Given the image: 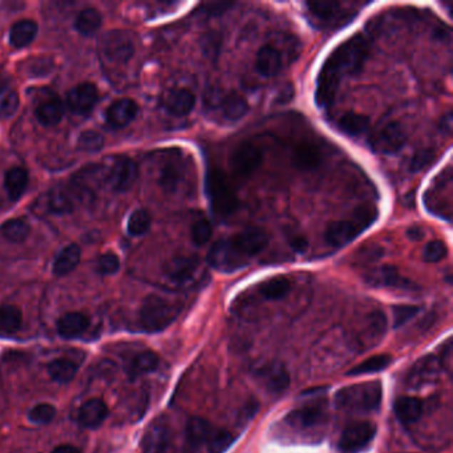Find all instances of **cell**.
<instances>
[{
  "instance_id": "1",
  "label": "cell",
  "mask_w": 453,
  "mask_h": 453,
  "mask_svg": "<svg viewBox=\"0 0 453 453\" xmlns=\"http://www.w3.org/2000/svg\"><path fill=\"white\" fill-rule=\"evenodd\" d=\"M368 54L370 41L362 34L354 35L332 51L320 69L317 80L315 101L319 108H327L332 104L342 81L362 71Z\"/></svg>"
},
{
  "instance_id": "2",
  "label": "cell",
  "mask_w": 453,
  "mask_h": 453,
  "mask_svg": "<svg viewBox=\"0 0 453 453\" xmlns=\"http://www.w3.org/2000/svg\"><path fill=\"white\" fill-rule=\"evenodd\" d=\"M269 235L260 228H249L215 242L208 254L213 269L234 273L246 268L268 246Z\"/></svg>"
},
{
  "instance_id": "3",
  "label": "cell",
  "mask_w": 453,
  "mask_h": 453,
  "mask_svg": "<svg viewBox=\"0 0 453 453\" xmlns=\"http://www.w3.org/2000/svg\"><path fill=\"white\" fill-rule=\"evenodd\" d=\"M234 442L230 432L201 417L186 423L183 453H223Z\"/></svg>"
},
{
  "instance_id": "4",
  "label": "cell",
  "mask_w": 453,
  "mask_h": 453,
  "mask_svg": "<svg viewBox=\"0 0 453 453\" xmlns=\"http://www.w3.org/2000/svg\"><path fill=\"white\" fill-rule=\"evenodd\" d=\"M328 422L327 403L325 399H312L299 405L285 416L283 424L305 440H320Z\"/></svg>"
},
{
  "instance_id": "5",
  "label": "cell",
  "mask_w": 453,
  "mask_h": 453,
  "mask_svg": "<svg viewBox=\"0 0 453 453\" xmlns=\"http://www.w3.org/2000/svg\"><path fill=\"white\" fill-rule=\"evenodd\" d=\"M205 192L215 217L225 220L240 206V200L233 189L229 177L220 168L210 166L205 177Z\"/></svg>"
},
{
  "instance_id": "6",
  "label": "cell",
  "mask_w": 453,
  "mask_h": 453,
  "mask_svg": "<svg viewBox=\"0 0 453 453\" xmlns=\"http://www.w3.org/2000/svg\"><path fill=\"white\" fill-rule=\"evenodd\" d=\"M383 388L379 382H367L343 387L335 395L339 409L351 414H371L382 404Z\"/></svg>"
},
{
  "instance_id": "7",
  "label": "cell",
  "mask_w": 453,
  "mask_h": 453,
  "mask_svg": "<svg viewBox=\"0 0 453 453\" xmlns=\"http://www.w3.org/2000/svg\"><path fill=\"white\" fill-rule=\"evenodd\" d=\"M377 209L370 205L360 206L351 218L334 222L325 233V240L330 246L343 248L354 241L377 220Z\"/></svg>"
},
{
  "instance_id": "8",
  "label": "cell",
  "mask_w": 453,
  "mask_h": 453,
  "mask_svg": "<svg viewBox=\"0 0 453 453\" xmlns=\"http://www.w3.org/2000/svg\"><path fill=\"white\" fill-rule=\"evenodd\" d=\"M181 312V305L172 299L151 294L140 309V325L146 332L155 334L169 327Z\"/></svg>"
},
{
  "instance_id": "9",
  "label": "cell",
  "mask_w": 453,
  "mask_h": 453,
  "mask_svg": "<svg viewBox=\"0 0 453 453\" xmlns=\"http://www.w3.org/2000/svg\"><path fill=\"white\" fill-rule=\"evenodd\" d=\"M201 262L197 255H177L164 268L165 278L174 287H188L198 278Z\"/></svg>"
},
{
  "instance_id": "10",
  "label": "cell",
  "mask_w": 453,
  "mask_h": 453,
  "mask_svg": "<svg viewBox=\"0 0 453 453\" xmlns=\"http://www.w3.org/2000/svg\"><path fill=\"white\" fill-rule=\"evenodd\" d=\"M444 368H448V367L445 366L442 357L427 355V357H420L414 366L411 367L409 372L405 376V383L407 386L414 390L434 385L439 380Z\"/></svg>"
},
{
  "instance_id": "11",
  "label": "cell",
  "mask_w": 453,
  "mask_h": 453,
  "mask_svg": "<svg viewBox=\"0 0 453 453\" xmlns=\"http://www.w3.org/2000/svg\"><path fill=\"white\" fill-rule=\"evenodd\" d=\"M262 161L263 153L260 146L251 141H243L233 151L229 157V166L234 175L248 178L260 168Z\"/></svg>"
},
{
  "instance_id": "12",
  "label": "cell",
  "mask_w": 453,
  "mask_h": 453,
  "mask_svg": "<svg viewBox=\"0 0 453 453\" xmlns=\"http://www.w3.org/2000/svg\"><path fill=\"white\" fill-rule=\"evenodd\" d=\"M143 453H175L173 429L165 417L156 419L146 429Z\"/></svg>"
},
{
  "instance_id": "13",
  "label": "cell",
  "mask_w": 453,
  "mask_h": 453,
  "mask_svg": "<svg viewBox=\"0 0 453 453\" xmlns=\"http://www.w3.org/2000/svg\"><path fill=\"white\" fill-rule=\"evenodd\" d=\"M407 136L399 123H388L371 137V148L380 155L392 156L404 148Z\"/></svg>"
},
{
  "instance_id": "14",
  "label": "cell",
  "mask_w": 453,
  "mask_h": 453,
  "mask_svg": "<svg viewBox=\"0 0 453 453\" xmlns=\"http://www.w3.org/2000/svg\"><path fill=\"white\" fill-rule=\"evenodd\" d=\"M101 51L109 61L126 64L135 55V44L124 31H111L103 38Z\"/></svg>"
},
{
  "instance_id": "15",
  "label": "cell",
  "mask_w": 453,
  "mask_h": 453,
  "mask_svg": "<svg viewBox=\"0 0 453 453\" xmlns=\"http://www.w3.org/2000/svg\"><path fill=\"white\" fill-rule=\"evenodd\" d=\"M310 19L320 27H337L339 24L348 23L352 16H348V11L335 1H314L306 3Z\"/></svg>"
},
{
  "instance_id": "16",
  "label": "cell",
  "mask_w": 453,
  "mask_h": 453,
  "mask_svg": "<svg viewBox=\"0 0 453 453\" xmlns=\"http://www.w3.org/2000/svg\"><path fill=\"white\" fill-rule=\"evenodd\" d=\"M376 425L371 422H359L348 425L339 439V448L345 453H357L363 451L374 440Z\"/></svg>"
},
{
  "instance_id": "17",
  "label": "cell",
  "mask_w": 453,
  "mask_h": 453,
  "mask_svg": "<svg viewBox=\"0 0 453 453\" xmlns=\"http://www.w3.org/2000/svg\"><path fill=\"white\" fill-rule=\"evenodd\" d=\"M254 376L260 382V386L274 395L285 392L290 386L289 372L278 362L262 365L254 371Z\"/></svg>"
},
{
  "instance_id": "18",
  "label": "cell",
  "mask_w": 453,
  "mask_h": 453,
  "mask_svg": "<svg viewBox=\"0 0 453 453\" xmlns=\"http://www.w3.org/2000/svg\"><path fill=\"white\" fill-rule=\"evenodd\" d=\"M366 282L372 287L380 289H397L404 291H414L420 287L412 280L403 277L395 266H382L379 269L370 271L366 275Z\"/></svg>"
},
{
  "instance_id": "19",
  "label": "cell",
  "mask_w": 453,
  "mask_h": 453,
  "mask_svg": "<svg viewBox=\"0 0 453 453\" xmlns=\"http://www.w3.org/2000/svg\"><path fill=\"white\" fill-rule=\"evenodd\" d=\"M138 177V168L131 158H118L108 168L106 183L115 190L124 193L129 190Z\"/></svg>"
},
{
  "instance_id": "20",
  "label": "cell",
  "mask_w": 453,
  "mask_h": 453,
  "mask_svg": "<svg viewBox=\"0 0 453 453\" xmlns=\"http://www.w3.org/2000/svg\"><path fill=\"white\" fill-rule=\"evenodd\" d=\"M98 100V91L92 83H83L72 88L67 95V106L73 113L87 115Z\"/></svg>"
},
{
  "instance_id": "21",
  "label": "cell",
  "mask_w": 453,
  "mask_h": 453,
  "mask_svg": "<svg viewBox=\"0 0 453 453\" xmlns=\"http://www.w3.org/2000/svg\"><path fill=\"white\" fill-rule=\"evenodd\" d=\"M138 113L137 103L131 98H120L112 103L106 111V118L108 126L120 129L129 126Z\"/></svg>"
},
{
  "instance_id": "22",
  "label": "cell",
  "mask_w": 453,
  "mask_h": 453,
  "mask_svg": "<svg viewBox=\"0 0 453 453\" xmlns=\"http://www.w3.org/2000/svg\"><path fill=\"white\" fill-rule=\"evenodd\" d=\"M283 67L285 60L280 49L274 47L273 44H266L260 47L255 58V68L260 76L274 78L280 73Z\"/></svg>"
},
{
  "instance_id": "23",
  "label": "cell",
  "mask_w": 453,
  "mask_h": 453,
  "mask_svg": "<svg viewBox=\"0 0 453 453\" xmlns=\"http://www.w3.org/2000/svg\"><path fill=\"white\" fill-rule=\"evenodd\" d=\"M387 327V319L382 311L372 312L368 320H367L366 327L363 328L357 334V347L363 350L370 347H375L376 343L380 342V339L385 335Z\"/></svg>"
},
{
  "instance_id": "24",
  "label": "cell",
  "mask_w": 453,
  "mask_h": 453,
  "mask_svg": "<svg viewBox=\"0 0 453 453\" xmlns=\"http://www.w3.org/2000/svg\"><path fill=\"white\" fill-rule=\"evenodd\" d=\"M109 414L108 405L101 399H89L84 404L80 407L78 414V423L83 428L95 429L97 427L104 423L106 416Z\"/></svg>"
},
{
  "instance_id": "25",
  "label": "cell",
  "mask_w": 453,
  "mask_h": 453,
  "mask_svg": "<svg viewBox=\"0 0 453 453\" xmlns=\"http://www.w3.org/2000/svg\"><path fill=\"white\" fill-rule=\"evenodd\" d=\"M394 411L402 424H416L424 414V402L412 396H402L396 399Z\"/></svg>"
},
{
  "instance_id": "26",
  "label": "cell",
  "mask_w": 453,
  "mask_h": 453,
  "mask_svg": "<svg viewBox=\"0 0 453 453\" xmlns=\"http://www.w3.org/2000/svg\"><path fill=\"white\" fill-rule=\"evenodd\" d=\"M164 106L172 116H188L195 106V97L188 89H173L165 97Z\"/></svg>"
},
{
  "instance_id": "27",
  "label": "cell",
  "mask_w": 453,
  "mask_h": 453,
  "mask_svg": "<svg viewBox=\"0 0 453 453\" xmlns=\"http://www.w3.org/2000/svg\"><path fill=\"white\" fill-rule=\"evenodd\" d=\"M185 174H186V166L183 164V161H181L180 158H173L161 168L158 183L165 192L175 193L185 183Z\"/></svg>"
},
{
  "instance_id": "28",
  "label": "cell",
  "mask_w": 453,
  "mask_h": 453,
  "mask_svg": "<svg viewBox=\"0 0 453 453\" xmlns=\"http://www.w3.org/2000/svg\"><path fill=\"white\" fill-rule=\"evenodd\" d=\"M89 318L83 312H68L58 320V335L64 339H75L89 327Z\"/></svg>"
},
{
  "instance_id": "29",
  "label": "cell",
  "mask_w": 453,
  "mask_h": 453,
  "mask_svg": "<svg viewBox=\"0 0 453 453\" xmlns=\"http://www.w3.org/2000/svg\"><path fill=\"white\" fill-rule=\"evenodd\" d=\"M218 108L221 109V115L228 121H240L249 112V103L245 97L232 92L229 95L222 97L218 103Z\"/></svg>"
},
{
  "instance_id": "30",
  "label": "cell",
  "mask_w": 453,
  "mask_h": 453,
  "mask_svg": "<svg viewBox=\"0 0 453 453\" xmlns=\"http://www.w3.org/2000/svg\"><path fill=\"white\" fill-rule=\"evenodd\" d=\"M292 289V283L287 277L278 275L262 282L258 286V294L262 299L269 302H277L286 298Z\"/></svg>"
},
{
  "instance_id": "31",
  "label": "cell",
  "mask_w": 453,
  "mask_h": 453,
  "mask_svg": "<svg viewBox=\"0 0 453 453\" xmlns=\"http://www.w3.org/2000/svg\"><path fill=\"white\" fill-rule=\"evenodd\" d=\"M292 163L300 170H312L322 163L320 149L315 144L302 143L294 148Z\"/></svg>"
},
{
  "instance_id": "32",
  "label": "cell",
  "mask_w": 453,
  "mask_h": 453,
  "mask_svg": "<svg viewBox=\"0 0 453 453\" xmlns=\"http://www.w3.org/2000/svg\"><path fill=\"white\" fill-rule=\"evenodd\" d=\"M160 365V357L158 355L151 351V350H145L136 355L129 365L126 366V374L131 379H136L138 376L146 375L151 374L157 370V367Z\"/></svg>"
},
{
  "instance_id": "33",
  "label": "cell",
  "mask_w": 453,
  "mask_h": 453,
  "mask_svg": "<svg viewBox=\"0 0 453 453\" xmlns=\"http://www.w3.org/2000/svg\"><path fill=\"white\" fill-rule=\"evenodd\" d=\"M64 104L58 97H51L36 108V118L44 126H58L64 117Z\"/></svg>"
},
{
  "instance_id": "34",
  "label": "cell",
  "mask_w": 453,
  "mask_h": 453,
  "mask_svg": "<svg viewBox=\"0 0 453 453\" xmlns=\"http://www.w3.org/2000/svg\"><path fill=\"white\" fill-rule=\"evenodd\" d=\"M81 258V250L78 245L72 243L58 253L56 260L54 262L52 273L56 277H64L78 268Z\"/></svg>"
},
{
  "instance_id": "35",
  "label": "cell",
  "mask_w": 453,
  "mask_h": 453,
  "mask_svg": "<svg viewBox=\"0 0 453 453\" xmlns=\"http://www.w3.org/2000/svg\"><path fill=\"white\" fill-rule=\"evenodd\" d=\"M337 129L350 136V137H359L365 135L370 129V117L355 113V112H347L343 116L339 117L337 121Z\"/></svg>"
},
{
  "instance_id": "36",
  "label": "cell",
  "mask_w": 453,
  "mask_h": 453,
  "mask_svg": "<svg viewBox=\"0 0 453 453\" xmlns=\"http://www.w3.org/2000/svg\"><path fill=\"white\" fill-rule=\"evenodd\" d=\"M38 35V24L34 20H19L10 31V43L16 49L27 47Z\"/></svg>"
},
{
  "instance_id": "37",
  "label": "cell",
  "mask_w": 453,
  "mask_h": 453,
  "mask_svg": "<svg viewBox=\"0 0 453 453\" xmlns=\"http://www.w3.org/2000/svg\"><path fill=\"white\" fill-rule=\"evenodd\" d=\"M29 183V172L24 168L15 166L4 175V188L12 201H18Z\"/></svg>"
},
{
  "instance_id": "38",
  "label": "cell",
  "mask_w": 453,
  "mask_h": 453,
  "mask_svg": "<svg viewBox=\"0 0 453 453\" xmlns=\"http://www.w3.org/2000/svg\"><path fill=\"white\" fill-rule=\"evenodd\" d=\"M106 173H108V168L103 165H88L84 166L83 169H80L75 177H73V183L78 185L81 189H89V188H96L100 186L101 183H106Z\"/></svg>"
},
{
  "instance_id": "39",
  "label": "cell",
  "mask_w": 453,
  "mask_h": 453,
  "mask_svg": "<svg viewBox=\"0 0 453 453\" xmlns=\"http://www.w3.org/2000/svg\"><path fill=\"white\" fill-rule=\"evenodd\" d=\"M46 209L51 214H56V215H63L72 212L75 205L73 200L71 197V194L68 193L66 189L63 188H55L46 195Z\"/></svg>"
},
{
  "instance_id": "40",
  "label": "cell",
  "mask_w": 453,
  "mask_h": 453,
  "mask_svg": "<svg viewBox=\"0 0 453 453\" xmlns=\"http://www.w3.org/2000/svg\"><path fill=\"white\" fill-rule=\"evenodd\" d=\"M103 24L101 14L95 9H86L78 14L75 21V29L83 36H92Z\"/></svg>"
},
{
  "instance_id": "41",
  "label": "cell",
  "mask_w": 453,
  "mask_h": 453,
  "mask_svg": "<svg viewBox=\"0 0 453 453\" xmlns=\"http://www.w3.org/2000/svg\"><path fill=\"white\" fill-rule=\"evenodd\" d=\"M49 374L58 383H69L78 372V365L64 357L55 359L49 365Z\"/></svg>"
},
{
  "instance_id": "42",
  "label": "cell",
  "mask_w": 453,
  "mask_h": 453,
  "mask_svg": "<svg viewBox=\"0 0 453 453\" xmlns=\"http://www.w3.org/2000/svg\"><path fill=\"white\" fill-rule=\"evenodd\" d=\"M1 235L12 243H20L24 242L29 238V233H31V226L29 222L23 218H14L10 221L6 222L1 229Z\"/></svg>"
},
{
  "instance_id": "43",
  "label": "cell",
  "mask_w": 453,
  "mask_h": 453,
  "mask_svg": "<svg viewBox=\"0 0 453 453\" xmlns=\"http://www.w3.org/2000/svg\"><path fill=\"white\" fill-rule=\"evenodd\" d=\"M391 363H392L391 355L382 354V355H376V357L366 359L360 365H357L352 370H350L347 374L350 376L371 375V374H376V372H380V371L386 370L387 367L390 366Z\"/></svg>"
},
{
  "instance_id": "44",
  "label": "cell",
  "mask_w": 453,
  "mask_h": 453,
  "mask_svg": "<svg viewBox=\"0 0 453 453\" xmlns=\"http://www.w3.org/2000/svg\"><path fill=\"white\" fill-rule=\"evenodd\" d=\"M23 314L20 309L12 305L0 306V331L6 334H14L21 327Z\"/></svg>"
},
{
  "instance_id": "45",
  "label": "cell",
  "mask_w": 453,
  "mask_h": 453,
  "mask_svg": "<svg viewBox=\"0 0 453 453\" xmlns=\"http://www.w3.org/2000/svg\"><path fill=\"white\" fill-rule=\"evenodd\" d=\"M151 222H152V218H151L149 213L146 212L145 209H137L129 217L128 233L133 237L144 235L145 233L148 232L151 228Z\"/></svg>"
},
{
  "instance_id": "46",
  "label": "cell",
  "mask_w": 453,
  "mask_h": 453,
  "mask_svg": "<svg viewBox=\"0 0 453 453\" xmlns=\"http://www.w3.org/2000/svg\"><path fill=\"white\" fill-rule=\"evenodd\" d=\"M104 146V137L95 131H86L78 138V149L87 153L100 152Z\"/></svg>"
},
{
  "instance_id": "47",
  "label": "cell",
  "mask_w": 453,
  "mask_h": 453,
  "mask_svg": "<svg viewBox=\"0 0 453 453\" xmlns=\"http://www.w3.org/2000/svg\"><path fill=\"white\" fill-rule=\"evenodd\" d=\"M56 416V408L49 403H40L29 409V420L34 424H49Z\"/></svg>"
},
{
  "instance_id": "48",
  "label": "cell",
  "mask_w": 453,
  "mask_h": 453,
  "mask_svg": "<svg viewBox=\"0 0 453 453\" xmlns=\"http://www.w3.org/2000/svg\"><path fill=\"white\" fill-rule=\"evenodd\" d=\"M436 161V153L432 149H423L417 152L416 155L408 161V170L409 172H422L428 169Z\"/></svg>"
},
{
  "instance_id": "49",
  "label": "cell",
  "mask_w": 453,
  "mask_h": 453,
  "mask_svg": "<svg viewBox=\"0 0 453 453\" xmlns=\"http://www.w3.org/2000/svg\"><path fill=\"white\" fill-rule=\"evenodd\" d=\"M212 234V223L205 218L198 220L192 228V241L195 246H203L210 241Z\"/></svg>"
},
{
  "instance_id": "50",
  "label": "cell",
  "mask_w": 453,
  "mask_h": 453,
  "mask_svg": "<svg viewBox=\"0 0 453 453\" xmlns=\"http://www.w3.org/2000/svg\"><path fill=\"white\" fill-rule=\"evenodd\" d=\"M420 311L419 306L414 305H397L392 307V314H394V326L400 327L404 326L407 322H409L411 319L414 318Z\"/></svg>"
},
{
  "instance_id": "51",
  "label": "cell",
  "mask_w": 453,
  "mask_h": 453,
  "mask_svg": "<svg viewBox=\"0 0 453 453\" xmlns=\"http://www.w3.org/2000/svg\"><path fill=\"white\" fill-rule=\"evenodd\" d=\"M448 254V248L443 241H432L427 243L423 251V258L428 263H436L444 260Z\"/></svg>"
},
{
  "instance_id": "52",
  "label": "cell",
  "mask_w": 453,
  "mask_h": 453,
  "mask_svg": "<svg viewBox=\"0 0 453 453\" xmlns=\"http://www.w3.org/2000/svg\"><path fill=\"white\" fill-rule=\"evenodd\" d=\"M19 108V95L16 92H7L0 97V117L10 118Z\"/></svg>"
},
{
  "instance_id": "53",
  "label": "cell",
  "mask_w": 453,
  "mask_h": 453,
  "mask_svg": "<svg viewBox=\"0 0 453 453\" xmlns=\"http://www.w3.org/2000/svg\"><path fill=\"white\" fill-rule=\"evenodd\" d=\"M97 269L104 275L116 274L120 269V260L115 253H106L97 260Z\"/></svg>"
},
{
  "instance_id": "54",
  "label": "cell",
  "mask_w": 453,
  "mask_h": 453,
  "mask_svg": "<svg viewBox=\"0 0 453 453\" xmlns=\"http://www.w3.org/2000/svg\"><path fill=\"white\" fill-rule=\"evenodd\" d=\"M408 238L411 240V241H420L423 237H424V232H423V229L420 228V226H412L408 232Z\"/></svg>"
},
{
  "instance_id": "55",
  "label": "cell",
  "mask_w": 453,
  "mask_h": 453,
  "mask_svg": "<svg viewBox=\"0 0 453 453\" xmlns=\"http://www.w3.org/2000/svg\"><path fill=\"white\" fill-rule=\"evenodd\" d=\"M52 453H81L78 451L76 447H73V445H68V444H64V445H58L56 447Z\"/></svg>"
},
{
  "instance_id": "56",
  "label": "cell",
  "mask_w": 453,
  "mask_h": 453,
  "mask_svg": "<svg viewBox=\"0 0 453 453\" xmlns=\"http://www.w3.org/2000/svg\"><path fill=\"white\" fill-rule=\"evenodd\" d=\"M291 246H292L294 250L298 251V253H303L307 249V242L303 238H298V240H294V242L291 243Z\"/></svg>"
}]
</instances>
